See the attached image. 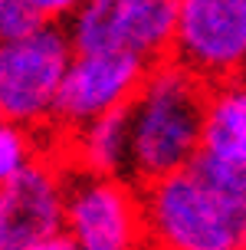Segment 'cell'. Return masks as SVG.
Listing matches in <instances>:
<instances>
[{"mask_svg": "<svg viewBox=\"0 0 246 250\" xmlns=\"http://www.w3.org/2000/svg\"><path fill=\"white\" fill-rule=\"evenodd\" d=\"M210 86L204 76L177 60H161L148 69L141 89L128 102L132 151L128 175L151 185L184 171L204 145V112Z\"/></svg>", "mask_w": 246, "mask_h": 250, "instance_id": "cell-1", "label": "cell"}, {"mask_svg": "<svg viewBox=\"0 0 246 250\" xmlns=\"http://www.w3.org/2000/svg\"><path fill=\"white\" fill-rule=\"evenodd\" d=\"M151 250H246V194L187 165L145 185Z\"/></svg>", "mask_w": 246, "mask_h": 250, "instance_id": "cell-2", "label": "cell"}, {"mask_svg": "<svg viewBox=\"0 0 246 250\" xmlns=\"http://www.w3.org/2000/svg\"><path fill=\"white\" fill-rule=\"evenodd\" d=\"M73 40L56 23L17 40H0V109L23 128L56 119V102L73 62Z\"/></svg>", "mask_w": 246, "mask_h": 250, "instance_id": "cell-3", "label": "cell"}, {"mask_svg": "<svg viewBox=\"0 0 246 250\" xmlns=\"http://www.w3.org/2000/svg\"><path fill=\"white\" fill-rule=\"evenodd\" d=\"M177 0H82L69 17V40L79 53H128L145 62L174 50Z\"/></svg>", "mask_w": 246, "mask_h": 250, "instance_id": "cell-4", "label": "cell"}, {"mask_svg": "<svg viewBox=\"0 0 246 250\" xmlns=\"http://www.w3.org/2000/svg\"><path fill=\"white\" fill-rule=\"evenodd\" d=\"M79 250H141L148 244L145 201L122 175L79 171L66 185V227Z\"/></svg>", "mask_w": 246, "mask_h": 250, "instance_id": "cell-5", "label": "cell"}, {"mask_svg": "<svg viewBox=\"0 0 246 250\" xmlns=\"http://www.w3.org/2000/svg\"><path fill=\"white\" fill-rule=\"evenodd\" d=\"M171 56L207 83L246 73V0H177Z\"/></svg>", "mask_w": 246, "mask_h": 250, "instance_id": "cell-6", "label": "cell"}, {"mask_svg": "<svg viewBox=\"0 0 246 250\" xmlns=\"http://www.w3.org/2000/svg\"><path fill=\"white\" fill-rule=\"evenodd\" d=\"M151 62L128 53H73L56 102V122L76 125L122 109L135 99Z\"/></svg>", "mask_w": 246, "mask_h": 250, "instance_id": "cell-7", "label": "cell"}, {"mask_svg": "<svg viewBox=\"0 0 246 250\" xmlns=\"http://www.w3.org/2000/svg\"><path fill=\"white\" fill-rule=\"evenodd\" d=\"M66 185L53 165L33 162L0 188V250H26L66 227Z\"/></svg>", "mask_w": 246, "mask_h": 250, "instance_id": "cell-8", "label": "cell"}, {"mask_svg": "<svg viewBox=\"0 0 246 250\" xmlns=\"http://www.w3.org/2000/svg\"><path fill=\"white\" fill-rule=\"evenodd\" d=\"M128 151H132V122L128 105L95 115L73 128L69 155L79 171L89 175H128Z\"/></svg>", "mask_w": 246, "mask_h": 250, "instance_id": "cell-9", "label": "cell"}, {"mask_svg": "<svg viewBox=\"0 0 246 250\" xmlns=\"http://www.w3.org/2000/svg\"><path fill=\"white\" fill-rule=\"evenodd\" d=\"M200 151L246 168V79L243 76L223 79L210 89Z\"/></svg>", "mask_w": 246, "mask_h": 250, "instance_id": "cell-10", "label": "cell"}, {"mask_svg": "<svg viewBox=\"0 0 246 250\" xmlns=\"http://www.w3.org/2000/svg\"><path fill=\"white\" fill-rule=\"evenodd\" d=\"M33 142L26 135L23 125L17 122H0V188L10 178H17L26 165L33 162Z\"/></svg>", "mask_w": 246, "mask_h": 250, "instance_id": "cell-11", "label": "cell"}, {"mask_svg": "<svg viewBox=\"0 0 246 250\" xmlns=\"http://www.w3.org/2000/svg\"><path fill=\"white\" fill-rule=\"evenodd\" d=\"M46 23L26 0H0V40L26 37Z\"/></svg>", "mask_w": 246, "mask_h": 250, "instance_id": "cell-12", "label": "cell"}, {"mask_svg": "<svg viewBox=\"0 0 246 250\" xmlns=\"http://www.w3.org/2000/svg\"><path fill=\"white\" fill-rule=\"evenodd\" d=\"M33 10L46 20V23H56V20H66V17H73L79 10V3L82 0H26Z\"/></svg>", "mask_w": 246, "mask_h": 250, "instance_id": "cell-13", "label": "cell"}, {"mask_svg": "<svg viewBox=\"0 0 246 250\" xmlns=\"http://www.w3.org/2000/svg\"><path fill=\"white\" fill-rule=\"evenodd\" d=\"M26 250H79V247H76V240L66 230H59V234H49V237L37 240L33 247H26Z\"/></svg>", "mask_w": 246, "mask_h": 250, "instance_id": "cell-14", "label": "cell"}, {"mask_svg": "<svg viewBox=\"0 0 246 250\" xmlns=\"http://www.w3.org/2000/svg\"><path fill=\"white\" fill-rule=\"evenodd\" d=\"M0 122H7V115H3V109H0Z\"/></svg>", "mask_w": 246, "mask_h": 250, "instance_id": "cell-15", "label": "cell"}]
</instances>
